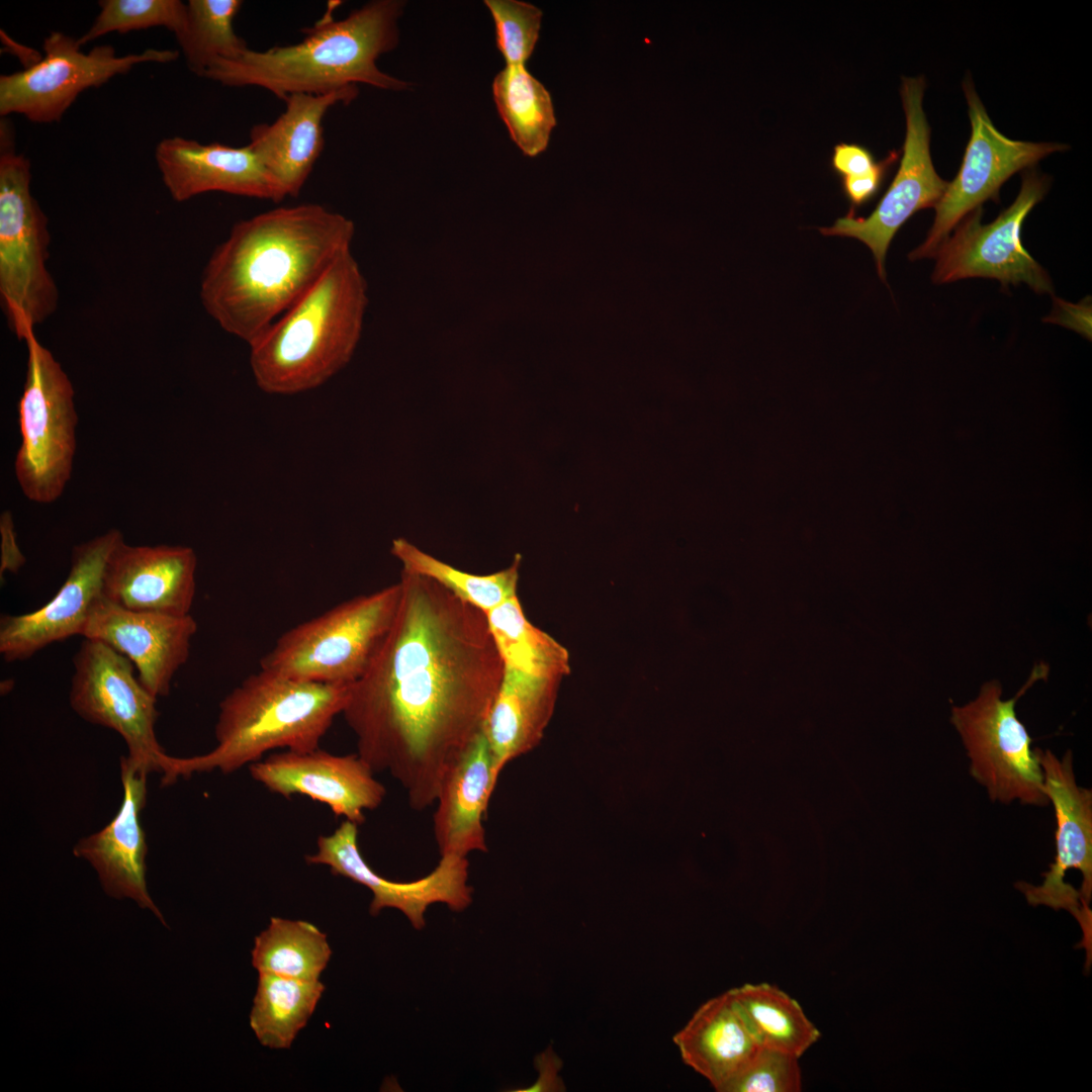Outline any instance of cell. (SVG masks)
<instances>
[{
    "label": "cell",
    "instance_id": "obj_1",
    "mask_svg": "<svg viewBox=\"0 0 1092 1092\" xmlns=\"http://www.w3.org/2000/svg\"><path fill=\"white\" fill-rule=\"evenodd\" d=\"M398 581L392 625L341 715L359 756L423 811L483 732L504 663L483 612L414 572L402 569Z\"/></svg>",
    "mask_w": 1092,
    "mask_h": 1092
},
{
    "label": "cell",
    "instance_id": "obj_2",
    "mask_svg": "<svg viewBox=\"0 0 1092 1092\" xmlns=\"http://www.w3.org/2000/svg\"><path fill=\"white\" fill-rule=\"evenodd\" d=\"M354 234L351 219L317 203L237 221L204 266L201 304L221 330L250 347L351 250Z\"/></svg>",
    "mask_w": 1092,
    "mask_h": 1092
},
{
    "label": "cell",
    "instance_id": "obj_3",
    "mask_svg": "<svg viewBox=\"0 0 1092 1092\" xmlns=\"http://www.w3.org/2000/svg\"><path fill=\"white\" fill-rule=\"evenodd\" d=\"M402 7L401 1L377 0L340 20L327 15L299 42L217 60L203 77L229 87H260L283 101L296 93L321 95L358 83L403 90L407 83L376 65L398 42Z\"/></svg>",
    "mask_w": 1092,
    "mask_h": 1092
},
{
    "label": "cell",
    "instance_id": "obj_4",
    "mask_svg": "<svg viewBox=\"0 0 1092 1092\" xmlns=\"http://www.w3.org/2000/svg\"><path fill=\"white\" fill-rule=\"evenodd\" d=\"M351 685L301 680L260 669L219 703L216 746L190 757L169 755L162 786L194 774H232L277 748H318L334 719L342 714Z\"/></svg>",
    "mask_w": 1092,
    "mask_h": 1092
},
{
    "label": "cell",
    "instance_id": "obj_5",
    "mask_svg": "<svg viewBox=\"0 0 1092 1092\" xmlns=\"http://www.w3.org/2000/svg\"><path fill=\"white\" fill-rule=\"evenodd\" d=\"M367 302L365 279L346 251L249 347L257 386L291 395L328 382L355 353Z\"/></svg>",
    "mask_w": 1092,
    "mask_h": 1092
},
{
    "label": "cell",
    "instance_id": "obj_6",
    "mask_svg": "<svg viewBox=\"0 0 1092 1092\" xmlns=\"http://www.w3.org/2000/svg\"><path fill=\"white\" fill-rule=\"evenodd\" d=\"M0 143V301L9 329L23 341L52 316L60 292L48 269V218L30 189L27 158L16 154L6 120Z\"/></svg>",
    "mask_w": 1092,
    "mask_h": 1092
},
{
    "label": "cell",
    "instance_id": "obj_7",
    "mask_svg": "<svg viewBox=\"0 0 1092 1092\" xmlns=\"http://www.w3.org/2000/svg\"><path fill=\"white\" fill-rule=\"evenodd\" d=\"M399 581L345 601L284 632L260 669L331 685H352L368 667L394 620Z\"/></svg>",
    "mask_w": 1092,
    "mask_h": 1092
},
{
    "label": "cell",
    "instance_id": "obj_8",
    "mask_svg": "<svg viewBox=\"0 0 1092 1092\" xmlns=\"http://www.w3.org/2000/svg\"><path fill=\"white\" fill-rule=\"evenodd\" d=\"M26 378L18 402L20 446L14 472L22 493L36 504L56 502L70 480L78 416L74 387L53 353L30 334Z\"/></svg>",
    "mask_w": 1092,
    "mask_h": 1092
},
{
    "label": "cell",
    "instance_id": "obj_9",
    "mask_svg": "<svg viewBox=\"0 0 1092 1092\" xmlns=\"http://www.w3.org/2000/svg\"><path fill=\"white\" fill-rule=\"evenodd\" d=\"M1048 674L1046 664L1034 665L1024 686L1009 700L1002 699L997 680L988 681L974 701L951 709L950 721L971 760L970 774L994 802L1050 803L1036 748L1032 749V738L1015 711L1017 700Z\"/></svg>",
    "mask_w": 1092,
    "mask_h": 1092
},
{
    "label": "cell",
    "instance_id": "obj_10",
    "mask_svg": "<svg viewBox=\"0 0 1092 1092\" xmlns=\"http://www.w3.org/2000/svg\"><path fill=\"white\" fill-rule=\"evenodd\" d=\"M1043 771L1044 789L1056 816V855L1040 885L1018 882L1015 888L1030 905L1064 909L1078 921L1083 935L1079 943L1086 950V966L1092 961V793L1078 786L1073 754L1062 758L1051 750L1036 748Z\"/></svg>",
    "mask_w": 1092,
    "mask_h": 1092
},
{
    "label": "cell",
    "instance_id": "obj_11",
    "mask_svg": "<svg viewBox=\"0 0 1092 1092\" xmlns=\"http://www.w3.org/2000/svg\"><path fill=\"white\" fill-rule=\"evenodd\" d=\"M78 38L52 31L43 40L44 56L28 68L0 77V114H22L37 123L59 121L86 89L99 87L142 63H170L178 51L148 49L117 56L110 44L81 50Z\"/></svg>",
    "mask_w": 1092,
    "mask_h": 1092
},
{
    "label": "cell",
    "instance_id": "obj_12",
    "mask_svg": "<svg viewBox=\"0 0 1092 1092\" xmlns=\"http://www.w3.org/2000/svg\"><path fill=\"white\" fill-rule=\"evenodd\" d=\"M73 665L69 702L75 713L117 732L129 758L163 774L169 755L155 733L158 699L134 675L132 662L107 644L84 638Z\"/></svg>",
    "mask_w": 1092,
    "mask_h": 1092
},
{
    "label": "cell",
    "instance_id": "obj_13",
    "mask_svg": "<svg viewBox=\"0 0 1092 1092\" xmlns=\"http://www.w3.org/2000/svg\"><path fill=\"white\" fill-rule=\"evenodd\" d=\"M1046 181L1034 171L1022 177L1014 202L988 224L981 223L982 208L965 216L950 238L938 247L932 279L946 283L970 277L993 278L1008 284L1025 283L1038 293H1052L1048 273L1021 244V225L1043 197Z\"/></svg>",
    "mask_w": 1092,
    "mask_h": 1092
},
{
    "label": "cell",
    "instance_id": "obj_14",
    "mask_svg": "<svg viewBox=\"0 0 1092 1092\" xmlns=\"http://www.w3.org/2000/svg\"><path fill=\"white\" fill-rule=\"evenodd\" d=\"M925 82L922 77L902 78L900 89L906 117L903 156L894 180L867 217L853 212L839 217L824 236L859 240L872 251L880 278L885 281V258L898 230L920 209L937 204L947 182L936 173L930 156V128L923 110Z\"/></svg>",
    "mask_w": 1092,
    "mask_h": 1092
},
{
    "label": "cell",
    "instance_id": "obj_15",
    "mask_svg": "<svg viewBox=\"0 0 1092 1092\" xmlns=\"http://www.w3.org/2000/svg\"><path fill=\"white\" fill-rule=\"evenodd\" d=\"M971 138L961 169L935 207V217L929 233L918 248L909 255L911 260L934 257L949 232L973 210L988 199H997L1002 184L1013 174L1029 168L1048 155L1063 151L1058 143H1032L1010 140L992 123L973 83H964Z\"/></svg>",
    "mask_w": 1092,
    "mask_h": 1092
},
{
    "label": "cell",
    "instance_id": "obj_16",
    "mask_svg": "<svg viewBox=\"0 0 1092 1092\" xmlns=\"http://www.w3.org/2000/svg\"><path fill=\"white\" fill-rule=\"evenodd\" d=\"M310 864L328 866L332 874L348 878L368 888L373 899L370 914L376 916L384 908L402 912L416 929L425 926L424 914L434 903H444L452 911L466 909L472 901L473 889L467 884V857L444 855L426 877L413 882H394L383 878L366 862L358 846V825L344 820L329 835L316 840V851L305 856Z\"/></svg>",
    "mask_w": 1092,
    "mask_h": 1092
},
{
    "label": "cell",
    "instance_id": "obj_17",
    "mask_svg": "<svg viewBox=\"0 0 1092 1092\" xmlns=\"http://www.w3.org/2000/svg\"><path fill=\"white\" fill-rule=\"evenodd\" d=\"M121 540V532L110 529L76 545L68 576L48 603L30 613L1 616L0 653L5 661L28 659L53 643L81 635L102 596L107 560Z\"/></svg>",
    "mask_w": 1092,
    "mask_h": 1092
},
{
    "label": "cell",
    "instance_id": "obj_18",
    "mask_svg": "<svg viewBox=\"0 0 1092 1092\" xmlns=\"http://www.w3.org/2000/svg\"><path fill=\"white\" fill-rule=\"evenodd\" d=\"M252 778L270 792L306 796L357 825L365 811L378 808L386 795L370 765L358 753L336 755L316 748L284 750L249 766Z\"/></svg>",
    "mask_w": 1092,
    "mask_h": 1092
},
{
    "label": "cell",
    "instance_id": "obj_19",
    "mask_svg": "<svg viewBox=\"0 0 1092 1092\" xmlns=\"http://www.w3.org/2000/svg\"><path fill=\"white\" fill-rule=\"evenodd\" d=\"M197 623L176 617L124 609L101 596L81 635L101 641L134 665L144 687L157 699L167 697L177 670L187 661Z\"/></svg>",
    "mask_w": 1092,
    "mask_h": 1092
},
{
    "label": "cell",
    "instance_id": "obj_20",
    "mask_svg": "<svg viewBox=\"0 0 1092 1092\" xmlns=\"http://www.w3.org/2000/svg\"><path fill=\"white\" fill-rule=\"evenodd\" d=\"M149 774L127 755L120 758L122 800L119 810L102 829L82 837L75 844L73 853L95 869L107 895L133 900L166 925L146 882L148 845L141 814L147 802Z\"/></svg>",
    "mask_w": 1092,
    "mask_h": 1092
},
{
    "label": "cell",
    "instance_id": "obj_21",
    "mask_svg": "<svg viewBox=\"0 0 1092 1092\" xmlns=\"http://www.w3.org/2000/svg\"><path fill=\"white\" fill-rule=\"evenodd\" d=\"M155 159L173 200L184 202L208 192L280 202L285 197L250 148L200 144L181 136L162 140Z\"/></svg>",
    "mask_w": 1092,
    "mask_h": 1092
},
{
    "label": "cell",
    "instance_id": "obj_22",
    "mask_svg": "<svg viewBox=\"0 0 1092 1092\" xmlns=\"http://www.w3.org/2000/svg\"><path fill=\"white\" fill-rule=\"evenodd\" d=\"M197 556L187 546H136L121 540L103 575L102 596L131 611L183 617L195 597Z\"/></svg>",
    "mask_w": 1092,
    "mask_h": 1092
},
{
    "label": "cell",
    "instance_id": "obj_23",
    "mask_svg": "<svg viewBox=\"0 0 1092 1092\" xmlns=\"http://www.w3.org/2000/svg\"><path fill=\"white\" fill-rule=\"evenodd\" d=\"M357 95V86L321 95L292 94L284 100L285 110L273 122L252 127L248 145L284 197L298 196L323 152L326 113L338 103H350Z\"/></svg>",
    "mask_w": 1092,
    "mask_h": 1092
},
{
    "label": "cell",
    "instance_id": "obj_24",
    "mask_svg": "<svg viewBox=\"0 0 1092 1092\" xmlns=\"http://www.w3.org/2000/svg\"><path fill=\"white\" fill-rule=\"evenodd\" d=\"M497 780L489 743L482 732L442 780L433 816L441 856L467 857L473 851H487L483 820Z\"/></svg>",
    "mask_w": 1092,
    "mask_h": 1092
},
{
    "label": "cell",
    "instance_id": "obj_25",
    "mask_svg": "<svg viewBox=\"0 0 1092 1092\" xmlns=\"http://www.w3.org/2000/svg\"><path fill=\"white\" fill-rule=\"evenodd\" d=\"M562 678L504 666L483 729L498 777L508 763L540 743Z\"/></svg>",
    "mask_w": 1092,
    "mask_h": 1092
},
{
    "label": "cell",
    "instance_id": "obj_26",
    "mask_svg": "<svg viewBox=\"0 0 1092 1092\" xmlns=\"http://www.w3.org/2000/svg\"><path fill=\"white\" fill-rule=\"evenodd\" d=\"M673 1042L685 1064L718 1092L760 1048L730 990L702 1004Z\"/></svg>",
    "mask_w": 1092,
    "mask_h": 1092
},
{
    "label": "cell",
    "instance_id": "obj_27",
    "mask_svg": "<svg viewBox=\"0 0 1092 1092\" xmlns=\"http://www.w3.org/2000/svg\"><path fill=\"white\" fill-rule=\"evenodd\" d=\"M752 1035L760 1046L801 1058L821 1032L797 1000L768 983H746L730 989Z\"/></svg>",
    "mask_w": 1092,
    "mask_h": 1092
},
{
    "label": "cell",
    "instance_id": "obj_28",
    "mask_svg": "<svg viewBox=\"0 0 1092 1092\" xmlns=\"http://www.w3.org/2000/svg\"><path fill=\"white\" fill-rule=\"evenodd\" d=\"M325 991L320 981H300L259 973L250 1027L270 1049H289L306 1025Z\"/></svg>",
    "mask_w": 1092,
    "mask_h": 1092
},
{
    "label": "cell",
    "instance_id": "obj_29",
    "mask_svg": "<svg viewBox=\"0 0 1092 1092\" xmlns=\"http://www.w3.org/2000/svg\"><path fill=\"white\" fill-rule=\"evenodd\" d=\"M499 116L519 149L529 157L544 152L556 125L552 98L525 65L506 66L493 79Z\"/></svg>",
    "mask_w": 1092,
    "mask_h": 1092
},
{
    "label": "cell",
    "instance_id": "obj_30",
    "mask_svg": "<svg viewBox=\"0 0 1092 1092\" xmlns=\"http://www.w3.org/2000/svg\"><path fill=\"white\" fill-rule=\"evenodd\" d=\"M332 950L326 933L304 920L271 917L256 937L252 965L267 973L300 981H317Z\"/></svg>",
    "mask_w": 1092,
    "mask_h": 1092
},
{
    "label": "cell",
    "instance_id": "obj_31",
    "mask_svg": "<svg viewBox=\"0 0 1092 1092\" xmlns=\"http://www.w3.org/2000/svg\"><path fill=\"white\" fill-rule=\"evenodd\" d=\"M485 617L504 666L562 677L569 673L568 651L527 619L518 594L486 612Z\"/></svg>",
    "mask_w": 1092,
    "mask_h": 1092
},
{
    "label": "cell",
    "instance_id": "obj_32",
    "mask_svg": "<svg viewBox=\"0 0 1092 1092\" xmlns=\"http://www.w3.org/2000/svg\"><path fill=\"white\" fill-rule=\"evenodd\" d=\"M391 554L402 569L430 578L484 614L517 595L521 556L496 572L478 575L460 570L425 552L405 538L391 542Z\"/></svg>",
    "mask_w": 1092,
    "mask_h": 1092
},
{
    "label": "cell",
    "instance_id": "obj_33",
    "mask_svg": "<svg viewBox=\"0 0 1092 1092\" xmlns=\"http://www.w3.org/2000/svg\"><path fill=\"white\" fill-rule=\"evenodd\" d=\"M241 0H190L184 29L176 37L191 72L203 77L217 60H236L248 50L234 28Z\"/></svg>",
    "mask_w": 1092,
    "mask_h": 1092
},
{
    "label": "cell",
    "instance_id": "obj_34",
    "mask_svg": "<svg viewBox=\"0 0 1092 1092\" xmlns=\"http://www.w3.org/2000/svg\"><path fill=\"white\" fill-rule=\"evenodd\" d=\"M89 29L78 38L81 46L109 32H128L163 26L175 36L184 29L187 4L179 0H102Z\"/></svg>",
    "mask_w": 1092,
    "mask_h": 1092
},
{
    "label": "cell",
    "instance_id": "obj_35",
    "mask_svg": "<svg viewBox=\"0 0 1092 1092\" xmlns=\"http://www.w3.org/2000/svg\"><path fill=\"white\" fill-rule=\"evenodd\" d=\"M495 26L496 47L508 66L525 65L539 37L542 11L517 0H485Z\"/></svg>",
    "mask_w": 1092,
    "mask_h": 1092
},
{
    "label": "cell",
    "instance_id": "obj_36",
    "mask_svg": "<svg viewBox=\"0 0 1092 1092\" xmlns=\"http://www.w3.org/2000/svg\"><path fill=\"white\" fill-rule=\"evenodd\" d=\"M799 1058L760 1046L751 1060L719 1092H799Z\"/></svg>",
    "mask_w": 1092,
    "mask_h": 1092
},
{
    "label": "cell",
    "instance_id": "obj_37",
    "mask_svg": "<svg viewBox=\"0 0 1092 1092\" xmlns=\"http://www.w3.org/2000/svg\"><path fill=\"white\" fill-rule=\"evenodd\" d=\"M897 158L898 153L892 151L885 159L877 162L868 172L860 175L842 177V191L850 202V209L848 212L854 213L856 207L863 205L875 196L881 187L889 167L896 162Z\"/></svg>",
    "mask_w": 1092,
    "mask_h": 1092
},
{
    "label": "cell",
    "instance_id": "obj_38",
    "mask_svg": "<svg viewBox=\"0 0 1092 1092\" xmlns=\"http://www.w3.org/2000/svg\"><path fill=\"white\" fill-rule=\"evenodd\" d=\"M876 163L871 151L856 144L839 143L831 156L832 169L841 177L863 174Z\"/></svg>",
    "mask_w": 1092,
    "mask_h": 1092
},
{
    "label": "cell",
    "instance_id": "obj_39",
    "mask_svg": "<svg viewBox=\"0 0 1092 1092\" xmlns=\"http://www.w3.org/2000/svg\"><path fill=\"white\" fill-rule=\"evenodd\" d=\"M0 534V577L1 582L3 583V575L5 574V572L10 571L16 573L25 563V557L16 542L13 519L10 512L8 511L2 513L1 515Z\"/></svg>",
    "mask_w": 1092,
    "mask_h": 1092
},
{
    "label": "cell",
    "instance_id": "obj_40",
    "mask_svg": "<svg viewBox=\"0 0 1092 1092\" xmlns=\"http://www.w3.org/2000/svg\"><path fill=\"white\" fill-rule=\"evenodd\" d=\"M536 1065L539 1070L538 1081L530 1088L523 1091H562L564 1086L558 1077V1071L561 1067V1062L552 1052L548 1049L536 1060Z\"/></svg>",
    "mask_w": 1092,
    "mask_h": 1092
}]
</instances>
